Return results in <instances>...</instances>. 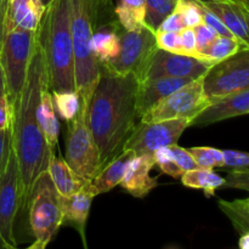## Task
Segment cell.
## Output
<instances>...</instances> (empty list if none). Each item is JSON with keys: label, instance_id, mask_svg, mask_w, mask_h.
Here are the masks:
<instances>
[{"label": "cell", "instance_id": "obj_1", "mask_svg": "<svg viewBox=\"0 0 249 249\" xmlns=\"http://www.w3.org/2000/svg\"><path fill=\"white\" fill-rule=\"evenodd\" d=\"M46 88L49 85L45 62L36 43L23 89L12 104L11 143L21 180L22 212L26 211L34 182L44 172H48L53 156V148L44 138L36 116L41 92Z\"/></svg>", "mask_w": 249, "mask_h": 249}, {"label": "cell", "instance_id": "obj_2", "mask_svg": "<svg viewBox=\"0 0 249 249\" xmlns=\"http://www.w3.org/2000/svg\"><path fill=\"white\" fill-rule=\"evenodd\" d=\"M139 85L135 75L114 74L100 67V78L88 106V122L99 148L101 169L123 152L140 121Z\"/></svg>", "mask_w": 249, "mask_h": 249}, {"label": "cell", "instance_id": "obj_3", "mask_svg": "<svg viewBox=\"0 0 249 249\" xmlns=\"http://www.w3.org/2000/svg\"><path fill=\"white\" fill-rule=\"evenodd\" d=\"M36 43L45 62L49 90H75L70 0H53L46 6Z\"/></svg>", "mask_w": 249, "mask_h": 249}, {"label": "cell", "instance_id": "obj_4", "mask_svg": "<svg viewBox=\"0 0 249 249\" xmlns=\"http://www.w3.org/2000/svg\"><path fill=\"white\" fill-rule=\"evenodd\" d=\"M70 5L75 90L80 101L89 104L100 78V63L91 49L92 36L100 22L116 17L114 5L113 0H70Z\"/></svg>", "mask_w": 249, "mask_h": 249}, {"label": "cell", "instance_id": "obj_5", "mask_svg": "<svg viewBox=\"0 0 249 249\" xmlns=\"http://www.w3.org/2000/svg\"><path fill=\"white\" fill-rule=\"evenodd\" d=\"M28 223L32 235L49 245L63 225L61 195L53 186L48 172H44L34 182L27 201Z\"/></svg>", "mask_w": 249, "mask_h": 249}, {"label": "cell", "instance_id": "obj_6", "mask_svg": "<svg viewBox=\"0 0 249 249\" xmlns=\"http://www.w3.org/2000/svg\"><path fill=\"white\" fill-rule=\"evenodd\" d=\"M88 102L80 101L79 112L74 119L68 122L65 135V160L79 177L90 181L101 170V162L88 122Z\"/></svg>", "mask_w": 249, "mask_h": 249}, {"label": "cell", "instance_id": "obj_7", "mask_svg": "<svg viewBox=\"0 0 249 249\" xmlns=\"http://www.w3.org/2000/svg\"><path fill=\"white\" fill-rule=\"evenodd\" d=\"M36 43V33L34 32L11 31L2 36L0 66L11 105L23 89Z\"/></svg>", "mask_w": 249, "mask_h": 249}, {"label": "cell", "instance_id": "obj_8", "mask_svg": "<svg viewBox=\"0 0 249 249\" xmlns=\"http://www.w3.org/2000/svg\"><path fill=\"white\" fill-rule=\"evenodd\" d=\"M157 49L156 31L147 24L134 31H123L121 34V51L118 56L105 65H100V67L106 68L114 74H133L140 83V78L148 61Z\"/></svg>", "mask_w": 249, "mask_h": 249}, {"label": "cell", "instance_id": "obj_9", "mask_svg": "<svg viewBox=\"0 0 249 249\" xmlns=\"http://www.w3.org/2000/svg\"><path fill=\"white\" fill-rule=\"evenodd\" d=\"M211 105L203 88V77L192 80L191 83L177 90L172 95L163 99L143 114L140 122L169 121V119H191L194 121L204 108Z\"/></svg>", "mask_w": 249, "mask_h": 249}, {"label": "cell", "instance_id": "obj_10", "mask_svg": "<svg viewBox=\"0 0 249 249\" xmlns=\"http://www.w3.org/2000/svg\"><path fill=\"white\" fill-rule=\"evenodd\" d=\"M203 88L211 105L233 92L249 89V48L212 66L203 77Z\"/></svg>", "mask_w": 249, "mask_h": 249}, {"label": "cell", "instance_id": "obj_11", "mask_svg": "<svg viewBox=\"0 0 249 249\" xmlns=\"http://www.w3.org/2000/svg\"><path fill=\"white\" fill-rule=\"evenodd\" d=\"M22 212L21 180L16 156L11 148L0 178V249H16V221Z\"/></svg>", "mask_w": 249, "mask_h": 249}, {"label": "cell", "instance_id": "obj_12", "mask_svg": "<svg viewBox=\"0 0 249 249\" xmlns=\"http://www.w3.org/2000/svg\"><path fill=\"white\" fill-rule=\"evenodd\" d=\"M190 125H192V121L185 118L153 123L139 122L126 140L123 151H130L135 156L153 155L158 148L178 143Z\"/></svg>", "mask_w": 249, "mask_h": 249}, {"label": "cell", "instance_id": "obj_13", "mask_svg": "<svg viewBox=\"0 0 249 249\" xmlns=\"http://www.w3.org/2000/svg\"><path fill=\"white\" fill-rule=\"evenodd\" d=\"M212 66H214V63L194 56L157 49L148 61L140 78V83L158 78H189L195 80L204 77Z\"/></svg>", "mask_w": 249, "mask_h": 249}, {"label": "cell", "instance_id": "obj_14", "mask_svg": "<svg viewBox=\"0 0 249 249\" xmlns=\"http://www.w3.org/2000/svg\"><path fill=\"white\" fill-rule=\"evenodd\" d=\"M45 11L41 0H2V36L11 31L36 33Z\"/></svg>", "mask_w": 249, "mask_h": 249}, {"label": "cell", "instance_id": "obj_15", "mask_svg": "<svg viewBox=\"0 0 249 249\" xmlns=\"http://www.w3.org/2000/svg\"><path fill=\"white\" fill-rule=\"evenodd\" d=\"M224 22L237 40L249 48V7L236 0H199Z\"/></svg>", "mask_w": 249, "mask_h": 249}, {"label": "cell", "instance_id": "obj_16", "mask_svg": "<svg viewBox=\"0 0 249 249\" xmlns=\"http://www.w3.org/2000/svg\"><path fill=\"white\" fill-rule=\"evenodd\" d=\"M156 165L153 155L134 156L126 164L121 186L136 198H145L158 186L157 178H152L150 172Z\"/></svg>", "mask_w": 249, "mask_h": 249}, {"label": "cell", "instance_id": "obj_17", "mask_svg": "<svg viewBox=\"0 0 249 249\" xmlns=\"http://www.w3.org/2000/svg\"><path fill=\"white\" fill-rule=\"evenodd\" d=\"M245 114H249V89L233 92L209 105L192 121V125H209Z\"/></svg>", "mask_w": 249, "mask_h": 249}, {"label": "cell", "instance_id": "obj_18", "mask_svg": "<svg viewBox=\"0 0 249 249\" xmlns=\"http://www.w3.org/2000/svg\"><path fill=\"white\" fill-rule=\"evenodd\" d=\"M191 82L192 79L189 78H158L140 83L138 91L139 117L141 118L158 102Z\"/></svg>", "mask_w": 249, "mask_h": 249}, {"label": "cell", "instance_id": "obj_19", "mask_svg": "<svg viewBox=\"0 0 249 249\" xmlns=\"http://www.w3.org/2000/svg\"><path fill=\"white\" fill-rule=\"evenodd\" d=\"M123 31L117 17L97 24L92 36L91 49L100 65H105L118 56L121 51V34Z\"/></svg>", "mask_w": 249, "mask_h": 249}, {"label": "cell", "instance_id": "obj_20", "mask_svg": "<svg viewBox=\"0 0 249 249\" xmlns=\"http://www.w3.org/2000/svg\"><path fill=\"white\" fill-rule=\"evenodd\" d=\"M94 197V195L87 189V185L79 192L72 195V196H61L63 224H68L78 231L83 243H84L85 249H88L87 240H85V228H87V221L89 218Z\"/></svg>", "mask_w": 249, "mask_h": 249}, {"label": "cell", "instance_id": "obj_21", "mask_svg": "<svg viewBox=\"0 0 249 249\" xmlns=\"http://www.w3.org/2000/svg\"><path fill=\"white\" fill-rule=\"evenodd\" d=\"M135 155L133 152L124 150L121 155H118L111 162L107 163L97 173L94 179L87 182V189L96 197L101 194L109 192L112 189L118 186L121 184L122 178H123L126 164Z\"/></svg>", "mask_w": 249, "mask_h": 249}, {"label": "cell", "instance_id": "obj_22", "mask_svg": "<svg viewBox=\"0 0 249 249\" xmlns=\"http://www.w3.org/2000/svg\"><path fill=\"white\" fill-rule=\"evenodd\" d=\"M48 174L53 186L62 197L72 196L79 192L87 185L88 180L83 179L68 165L66 160L56 157L51 158L48 167Z\"/></svg>", "mask_w": 249, "mask_h": 249}, {"label": "cell", "instance_id": "obj_23", "mask_svg": "<svg viewBox=\"0 0 249 249\" xmlns=\"http://www.w3.org/2000/svg\"><path fill=\"white\" fill-rule=\"evenodd\" d=\"M39 125H40L43 135L50 147H55L58 142V135H60V123H58L57 114L53 108V97L49 88L43 90L41 92L40 101H39L38 109H36Z\"/></svg>", "mask_w": 249, "mask_h": 249}, {"label": "cell", "instance_id": "obj_24", "mask_svg": "<svg viewBox=\"0 0 249 249\" xmlns=\"http://www.w3.org/2000/svg\"><path fill=\"white\" fill-rule=\"evenodd\" d=\"M181 182L184 186L195 190H202L207 197L215 195V191L225 184V178L220 177L214 169H196L189 170L181 175Z\"/></svg>", "mask_w": 249, "mask_h": 249}, {"label": "cell", "instance_id": "obj_25", "mask_svg": "<svg viewBox=\"0 0 249 249\" xmlns=\"http://www.w3.org/2000/svg\"><path fill=\"white\" fill-rule=\"evenodd\" d=\"M114 15L124 31H134L145 23V0H117Z\"/></svg>", "mask_w": 249, "mask_h": 249}, {"label": "cell", "instance_id": "obj_26", "mask_svg": "<svg viewBox=\"0 0 249 249\" xmlns=\"http://www.w3.org/2000/svg\"><path fill=\"white\" fill-rule=\"evenodd\" d=\"M245 44L235 38L218 36L206 49L197 53V58L208 61L212 63H219L226 58L231 57L232 55L237 53L238 51L247 49Z\"/></svg>", "mask_w": 249, "mask_h": 249}, {"label": "cell", "instance_id": "obj_27", "mask_svg": "<svg viewBox=\"0 0 249 249\" xmlns=\"http://www.w3.org/2000/svg\"><path fill=\"white\" fill-rule=\"evenodd\" d=\"M51 97L56 114L63 121L71 122L75 118L80 108V97L77 90H53Z\"/></svg>", "mask_w": 249, "mask_h": 249}, {"label": "cell", "instance_id": "obj_28", "mask_svg": "<svg viewBox=\"0 0 249 249\" xmlns=\"http://www.w3.org/2000/svg\"><path fill=\"white\" fill-rule=\"evenodd\" d=\"M218 204L220 211L230 219L241 235L249 232V204L246 199H236L232 202L220 199Z\"/></svg>", "mask_w": 249, "mask_h": 249}, {"label": "cell", "instance_id": "obj_29", "mask_svg": "<svg viewBox=\"0 0 249 249\" xmlns=\"http://www.w3.org/2000/svg\"><path fill=\"white\" fill-rule=\"evenodd\" d=\"M187 151L194 158L197 168L214 169V168H224L225 165L224 150L209 147V146H195V147L187 148Z\"/></svg>", "mask_w": 249, "mask_h": 249}, {"label": "cell", "instance_id": "obj_30", "mask_svg": "<svg viewBox=\"0 0 249 249\" xmlns=\"http://www.w3.org/2000/svg\"><path fill=\"white\" fill-rule=\"evenodd\" d=\"M178 1L179 0H145V23L156 31L163 19L174 11Z\"/></svg>", "mask_w": 249, "mask_h": 249}, {"label": "cell", "instance_id": "obj_31", "mask_svg": "<svg viewBox=\"0 0 249 249\" xmlns=\"http://www.w3.org/2000/svg\"><path fill=\"white\" fill-rule=\"evenodd\" d=\"M153 158H155L156 165L160 167V169L162 170L163 174L169 175V177L174 178V179L181 178V175L184 174V172L180 169L177 160H175L174 153H173L170 146L158 148V150L155 151V153H153Z\"/></svg>", "mask_w": 249, "mask_h": 249}, {"label": "cell", "instance_id": "obj_32", "mask_svg": "<svg viewBox=\"0 0 249 249\" xmlns=\"http://www.w3.org/2000/svg\"><path fill=\"white\" fill-rule=\"evenodd\" d=\"M175 7L181 14L187 28H195L198 24L203 23L201 9L196 0H179Z\"/></svg>", "mask_w": 249, "mask_h": 249}, {"label": "cell", "instance_id": "obj_33", "mask_svg": "<svg viewBox=\"0 0 249 249\" xmlns=\"http://www.w3.org/2000/svg\"><path fill=\"white\" fill-rule=\"evenodd\" d=\"M196 1L198 2L199 9H201L202 19H203V23L208 24L209 27H212V28H213L214 31L218 33V36H229V38H235V36H232V33H231V32L228 29V27L224 24V22L221 21V19L219 18V17L216 16L214 12H212L209 9H207V7L204 6V5L202 4L199 0H196Z\"/></svg>", "mask_w": 249, "mask_h": 249}, {"label": "cell", "instance_id": "obj_34", "mask_svg": "<svg viewBox=\"0 0 249 249\" xmlns=\"http://www.w3.org/2000/svg\"><path fill=\"white\" fill-rule=\"evenodd\" d=\"M157 48L169 53H181L179 44V32H160L156 31Z\"/></svg>", "mask_w": 249, "mask_h": 249}, {"label": "cell", "instance_id": "obj_35", "mask_svg": "<svg viewBox=\"0 0 249 249\" xmlns=\"http://www.w3.org/2000/svg\"><path fill=\"white\" fill-rule=\"evenodd\" d=\"M223 187L245 190L249 192V169H232L225 177Z\"/></svg>", "mask_w": 249, "mask_h": 249}, {"label": "cell", "instance_id": "obj_36", "mask_svg": "<svg viewBox=\"0 0 249 249\" xmlns=\"http://www.w3.org/2000/svg\"><path fill=\"white\" fill-rule=\"evenodd\" d=\"M179 44L181 53L197 57L196 34H195L194 28H187L186 27L179 32Z\"/></svg>", "mask_w": 249, "mask_h": 249}, {"label": "cell", "instance_id": "obj_37", "mask_svg": "<svg viewBox=\"0 0 249 249\" xmlns=\"http://www.w3.org/2000/svg\"><path fill=\"white\" fill-rule=\"evenodd\" d=\"M225 165L231 169H249V152L235 150H224Z\"/></svg>", "mask_w": 249, "mask_h": 249}, {"label": "cell", "instance_id": "obj_38", "mask_svg": "<svg viewBox=\"0 0 249 249\" xmlns=\"http://www.w3.org/2000/svg\"><path fill=\"white\" fill-rule=\"evenodd\" d=\"M195 34H196V43H197V53L206 49L214 39L218 36V33L214 31L208 24L201 23L195 27Z\"/></svg>", "mask_w": 249, "mask_h": 249}, {"label": "cell", "instance_id": "obj_39", "mask_svg": "<svg viewBox=\"0 0 249 249\" xmlns=\"http://www.w3.org/2000/svg\"><path fill=\"white\" fill-rule=\"evenodd\" d=\"M184 28H186L185 26L184 18H182L181 14H180L179 10L175 7L174 11L172 14L168 15L162 21V23L158 26V28L156 31L160 32H180Z\"/></svg>", "mask_w": 249, "mask_h": 249}, {"label": "cell", "instance_id": "obj_40", "mask_svg": "<svg viewBox=\"0 0 249 249\" xmlns=\"http://www.w3.org/2000/svg\"><path fill=\"white\" fill-rule=\"evenodd\" d=\"M170 148H172L173 153H174V157H175V160H177L178 165H179L180 169H181L182 172L186 173L189 172V170L196 169L197 164L195 163L194 158L191 157V155L189 153L187 148L181 147V146H179L178 143L172 145L170 146Z\"/></svg>", "mask_w": 249, "mask_h": 249}, {"label": "cell", "instance_id": "obj_41", "mask_svg": "<svg viewBox=\"0 0 249 249\" xmlns=\"http://www.w3.org/2000/svg\"><path fill=\"white\" fill-rule=\"evenodd\" d=\"M11 148V128H10L7 130L0 131V178L6 168Z\"/></svg>", "mask_w": 249, "mask_h": 249}, {"label": "cell", "instance_id": "obj_42", "mask_svg": "<svg viewBox=\"0 0 249 249\" xmlns=\"http://www.w3.org/2000/svg\"><path fill=\"white\" fill-rule=\"evenodd\" d=\"M12 105L7 94L0 97V131L11 128Z\"/></svg>", "mask_w": 249, "mask_h": 249}, {"label": "cell", "instance_id": "obj_43", "mask_svg": "<svg viewBox=\"0 0 249 249\" xmlns=\"http://www.w3.org/2000/svg\"><path fill=\"white\" fill-rule=\"evenodd\" d=\"M238 247H240V249H249V233H243L241 236Z\"/></svg>", "mask_w": 249, "mask_h": 249}, {"label": "cell", "instance_id": "obj_44", "mask_svg": "<svg viewBox=\"0 0 249 249\" xmlns=\"http://www.w3.org/2000/svg\"><path fill=\"white\" fill-rule=\"evenodd\" d=\"M6 94V84H5L4 73H2L1 66H0V97Z\"/></svg>", "mask_w": 249, "mask_h": 249}, {"label": "cell", "instance_id": "obj_45", "mask_svg": "<svg viewBox=\"0 0 249 249\" xmlns=\"http://www.w3.org/2000/svg\"><path fill=\"white\" fill-rule=\"evenodd\" d=\"M46 246H48L46 243L36 240L31 246H28V247H26V248H22V249H46ZM16 249H19V248H16Z\"/></svg>", "mask_w": 249, "mask_h": 249}, {"label": "cell", "instance_id": "obj_46", "mask_svg": "<svg viewBox=\"0 0 249 249\" xmlns=\"http://www.w3.org/2000/svg\"><path fill=\"white\" fill-rule=\"evenodd\" d=\"M2 41V0H0V46Z\"/></svg>", "mask_w": 249, "mask_h": 249}, {"label": "cell", "instance_id": "obj_47", "mask_svg": "<svg viewBox=\"0 0 249 249\" xmlns=\"http://www.w3.org/2000/svg\"><path fill=\"white\" fill-rule=\"evenodd\" d=\"M41 1L44 2V5H45V6H48V5H50L53 0H41Z\"/></svg>", "mask_w": 249, "mask_h": 249}, {"label": "cell", "instance_id": "obj_48", "mask_svg": "<svg viewBox=\"0 0 249 249\" xmlns=\"http://www.w3.org/2000/svg\"><path fill=\"white\" fill-rule=\"evenodd\" d=\"M241 1H242L243 4H246V5H247V6L249 7V0H241Z\"/></svg>", "mask_w": 249, "mask_h": 249}, {"label": "cell", "instance_id": "obj_49", "mask_svg": "<svg viewBox=\"0 0 249 249\" xmlns=\"http://www.w3.org/2000/svg\"><path fill=\"white\" fill-rule=\"evenodd\" d=\"M165 249H178V248H175V247H168V248H165Z\"/></svg>", "mask_w": 249, "mask_h": 249}, {"label": "cell", "instance_id": "obj_50", "mask_svg": "<svg viewBox=\"0 0 249 249\" xmlns=\"http://www.w3.org/2000/svg\"><path fill=\"white\" fill-rule=\"evenodd\" d=\"M246 202H247V203L249 204V198H247V199H246Z\"/></svg>", "mask_w": 249, "mask_h": 249}, {"label": "cell", "instance_id": "obj_51", "mask_svg": "<svg viewBox=\"0 0 249 249\" xmlns=\"http://www.w3.org/2000/svg\"><path fill=\"white\" fill-rule=\"evenodd\" d=\"M236 1H241V0H236Z\"/></svg>", "mask_w": 249, "mask_h": 249}, {"label": "cell", "instance_id": "obj_52", "mask_svg": "<svg viewBox=\"0 0 249 249\" xmlns=\"http://www.w3.org/2000/svg\"><path fill=\"white\" fill-rule=\"evenodd\" d=\"M248 233H249V232H248Z\"/></svg>", "mask_w": 249, "mask_h": 249}]
</instances>
